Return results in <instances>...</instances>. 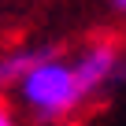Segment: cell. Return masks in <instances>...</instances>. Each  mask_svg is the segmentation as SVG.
<instances>
[{"label":"cell","mask_w":126,"mask_h":126,"mask_svg":"<svg viewBox=\"0 0 126 126\" xmlns=\"http://www.w3.org/2000/svg\"><path fill=\"white\" fill-rule=\"evenodd\" d=\"M15 89H19L22 100H26L37 115H45V119H59V115L74 111L78 100L85 96V89H82V82H78V71L71 67V63H59L52 52L33 63V67L19 78Z\"/></svg>","instance_id":"1"},{"label":"cell","mask_w":126,"mask_h":126,"mask_svg":"<svg viewBox=\"0 0 126 126\" xmlns=\"http://www.w3.org/2000/svg\"><path fill=\"white\" fill-rule=\"evenodd\" d=\"M115 63H119V48H115L111 41H100V45H93V48H85V52L78 56L74 71H78V82H82L85 96H89L93 89H100V85L115 74Z\"/></svg>","instance_id":"2"},{"label":"cell","mask_w":126,"mask_h":126,"mask_svg":"<svg viewBox=\"0 0 126 126\" xmlns=\"http://www.w3.org/2000/svg\"><path fill=\"white\" fill-rule=\"evenodd\" d=\"M11 122V111H8V104H0V126H8Z\"/></svg>","instance_id":"4"},{"label":"cell","mask_w":126,"mask_h":126,"mask_svg":"<svg viewBox=\"0 0 126 126\" xmlns=\"http://www.w3.org/2000/svg\"><path fill=\"white\" fill-rule=\"evenodd\" d=\"M111 4H115V8H119V11H126V0H111Z\"/></svg>","instance_id":"5"},{"label":"cell","mask_w":126,"mask_h":126,"mask_svg":"<svg viewBox=\"0 0 126 126\" xmlns=\"http://www.w3.org/2000/svg\"><path fill=\"white\" fill-rule=\"evenodd\" d=\"M41 56H48V48H33V52H15V56H8L4 63H0V85H19V78L33 67Z\"/></svg>","instance_id":"3"}]
</instances>
